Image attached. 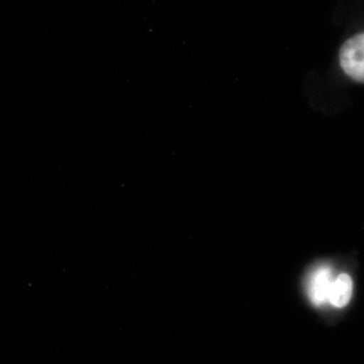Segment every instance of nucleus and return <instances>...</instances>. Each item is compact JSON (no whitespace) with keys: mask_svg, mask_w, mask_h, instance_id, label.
Listing matches in <instances>:
<instances>
[{"mask_svg":"<svg viewBox=\"0 0 364 364\" xmlns=\"http://www.w3.org/2000/svg\"><path fill=\"white\" fill-rule=\"evenodd\" d=\"M364 36L358 33L347 41L340 51V64L347 75L354 80L364 79Z\"/></svg>","mask_w":364,"mask_h":364,"instance_id":"nucleus-1","label":"nucleus"},{"mask_svg":"<svg viewBox=\"0 0 364 364\" xmlns=\"http://www.w3.org/2000/svg\"><path fill=\"white\" fill-rule=\"evenodd\" d=\"M332 282L331 272L328 267L318 268L313 273L310 282V296L315 305H322L328 301Z\"/></svg>","mask_w":364,"mask_h":364,"instance_id":"nucleus-2","label":"nucleus"},{"mask_svg":"<svg viewBox=\"0 0 364 364\" xmlns=\"http://www.w3.org/2000/svg\"><path fill=\"white\" fill-rule=\"evenodd\" d=\"M352 280L348 274H340L333 279L328 301L337 308L346 306L352 296Z\"/></svg>","mask_w":364,"mask_h":364,"instance_id":"nucleus-3","label":"nucleus"}]
</instances>
